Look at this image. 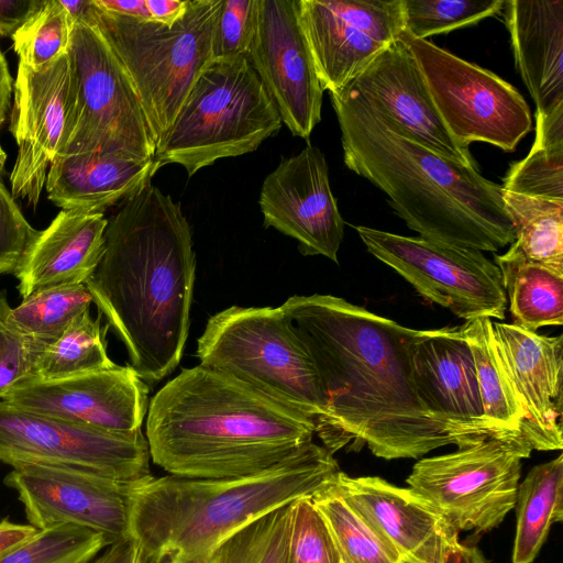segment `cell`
<instances>
[{"label":"cell","mask_w":563,"mask_h":563,"mask_svg":"<svg viewBox=\"0 0 563 563\" xmlns=\"http://www.w3.org/2000/svg\"><path fill=\"white\" fill-rule=\"evenodd\" d=\"M189 0H145L151 21L172 26L184 18Z\"/></svg>","instance_id":"obj_44"},{"label":"cell","mask_w":563,"mask_h":563,"mask_svg":"<svg viewBox=\"0 0 563 563\" xmlns=\"http://www.w3.org/2000/svg\"><path fill=\"white\" fill-rule=\"evenodd\" d=\"M45 0H0V35L12 37Z\"/></svg>","instance_id":"obj_43"},{"label":"cell","mask_w":563,"mask_h":563,"mask_svg":"<svg viewBox=\"0 0 563 563\" xmlns=\"http://www.w3.org/2000/svg\"><path fill=\"white\" fill-rule=\"evenodd\" d=\"M341 472L333 453L312 442L254 475L152 476L131 488L130 537L147 563H203L247 523L330 488Z\"/></svg>","instance_id":"obj_5"},{"label":"cell","mask_w":563,"mask_h":563,"mask_svg":"<svg viewBox=\"0 0 563 563\" xmlns=\"http://www.w3.org/2000/svg\"><path fill=\"white\" fill-rule=\"evenodd\" d=\"M494 258L514 324L537 332L563 323V273L528 260L511 245Z\"/></svg>","instance_id":"obj_27"},{"label":"cell","mask_w":563,"mask_h":563,"mask_svg":"<svg viewBox=\"0 0 563 563\" xmlns=\"http://www.w3.org/2000/svg\"><path fill=\"white\" fill-rule=\"evenodd\" d=\"M512 563H532L551 526L563 519V455L533 466L518 485Z\"/></svg>","instance_id":"obj_28"},{"label":"cell","mask_w":563,"mask_h":563,"mask_svg":"<svg viewBox=\"0 0 563 563\" xmlns=\"http://www.w3.org/2000/svg\"><path fill=\"white\" fill-rule=\"evenodd\" d=\"M330 97L344 164L385 192L420 238L481 252L515 241L500 185L415 141L350 84Z\"/></svg>","instance_id":"obj_3"},{"label":"cell","mask_w":563,"mask_h":563,"mask_svg":"<svg viewBox=\"0 0 563 563\" xmlns=\"http://www.w3.org/2000/svg\"><path fill=\"white\" fill-rule=\"evenodd\" d=\"M161 168L155 159H134L101 153L56 155L45 188L62 210L103 212L151 184Z\"/></svg>","instance_id":"obj_26"},{"label":"cell","mask_w":563,"mask_h":563,"mask_svg":"<svg viewBox=\"0 0 563 563\" xmlns=\"http://www.w3.org/2000/svg\"><path fill=\"white\" fill-rule=\"evenodd\" d=\"M350 85L418 143L464 166L477 168L470 151L461 147L449 133L416 59L399 38Z\"/></svg>","instance_id":"obj_21"},{"label":"cell","mask_w":563,"mask_h":563,"mask_svg":"<svg viewBox=\"0 0 563 563\" xmlns=\"http://www.w3.org/2000/svg\"><path fill=\"white\" fill-rule=\"evenodd\" d=\"M92 302L85 284L54 286L23 298L11 317L24 333L48 346Z\"/></svg>","instance_id":"obj_34"},{"label":"cell","mask_w":563,"mask_h":563,"mask_svg":"<svg viewBox=\"0 0 563 563\" xmlns=\"http://www.w3.org/2000/svg\"><path fill=\"white\" fill-rule=\"evenodd\" d=\"M257 0H222L212 35V59L247 57L256 24Z\"/></svg>","instance_id":"obj_42"},{"label":"cell","mask_w":563,"mask_h":563,"mask_svg":"<svg viewBox=\"0 0 563 563\" xmlns=\"http://www.w3.org/2000/svg\"><path fill=\"white\" fill-rule=\"evenodd\" d=\"M222 0H189L172 26L91 8L85 23L107 40L139 96L156 150L167 135L191 87L212 60V35Z\"/></svg>","instance_id":"obj_7"},{"label":"cell","mask_w":563,"mask_h":563,"mask_svg":"<svg viewBox=\"0 0 563 563\" xmlns=\"http://www.w3.org/2000/svg\"><path fill=\"white\" fill-rule=\"evenodd\" d=\"M107 223L103 212L62 210L38 231L14 274L22 299L48 287L85 284L103 256Z\"/></svg>","instance_id":"obj_24"},{"label":"cell","mask_w":563,"mask_h":563,"mask_svg":"<svg viewBox=\"0 0 563 563\" xmlns=\"http://www.w3.org/2000/svg\"><path fill=\"white\" fill-rule=\"evenodd\" d=\"M100 9L122 16L151 21L145 0H93Z\"/></svg>","instance_id":"obj_47"},{"label":"cell","mask_w":563,"mask_h":563,"mask_svg":"<svg viewBox=\"0 0 563 563\" xmlns=\"http://www.w3.org/2000/svg\"><path fill=\"white\" fill-rule=\"evenodd\" d=\"M399 40L416 59L445 128L461 147L484 142L515 151L532 121L526 100L512 85L428 40L405 31Z\"/></svg>","instance_id":"obj_11"},{"label":"cell","mask_w":563,"mask_h":563,"mask_svg":"<svg viewBox=\"0 0 563 563\" xmlns=\"http://www.w3.org/2000/svg\"><path fill=\"white\" fill-rule=\"evenodd\" d=\"M284 563H343L328 525L311 497L291 503Z\"/></svg>","instance_id":"obj_39"},{"label":"cell","mask_w":563,"mask_h":563,"mask_svg":"<svg viewBox=\"0 0 563 563\" xmlns=\"http://www.w3.org/2000/svg\"><path fill=\"white\" fill-rule=\"evenodd\" d=\"M4 484L16 492L29 525L37 530L80 527L102 534L108 545L130 537V492L135 484L37 464L12 468Z\"/></svg>","instance_id":"obj_16"},{"label":"cell","mask_w":563,"mask_h":563,"mask_svg":"<svg viewBox=\"0 0 563 563\" xmlns=\"http://www.w3.org/2000/svg\"><path fill=\"white\" fill-rule=\"evenodd\" d=\"M107 547V540L98 532L60 526L40 530L0 558V563H89Z\"/></svg>","instance_id":"obj_37"},{"label":"cell","mask_w":563,"mask_h":563,"mask_svg":"<svg viewBox=\"0 0 563 563\" xmlns=\"http://www.w3.org/2000/svg\"><path fill=\"white\" fill-rule=\"evenodd\" d=\"M536 135L529 154L511 164L504 190L563 200V103L536 112Z\"/></svg>","instance_id":"obj_30"},{"label":"cell","mask_w":563,"mask_h":563,"mask_svg":"<svg viewBox=\"0 0 563 563\" xmlns=\"http://www.w3.org/2000/svg\"><path fill=\"white\" fill-rule=\"evenodd\" d=\"M333 485L311 500L325 520L343 563H399L400 555L333 489Z\"/></svg>","instance_id":"obj_33"},{"label":"cell","mask_w":563,"mask_h":563,"mask_svg":"<svg viewBox=\"0 0 563 563\" xmlns=\"http://www.w3.org/2000/svg\"><path fill=\"white\" fill-rule=\"evenodd\" d=\"M503 201L515 231L510 245L528 260L563 273V200L503 189Z\"/></svg>","instance_id":"obj_31"},{"label":"cell","mask_w":563,"mask_h":563,"mask_svg":"<svg viewBox=\"0 0 563 563\" xmlns=\"http://www.w3.org/2000/svg\"><path fill=\"white\" fill-rule=\"evenodd\" d=\"M355 230L367 251L428 300L459 318L505 319L501 274L481 251L404 236L364 225Z\"/></svg>","instance_id":"obj_13"},{"label":"cell","mask_w":563,"mask_h":563,"mask_svg":"<svg viewBox=\"0 0 563 563\" xmlns=\"http://www.w3.org/2000/svg\"><path fill=\"white\" fill-rule=\"evenodd\" d=\"M316 433L307 416L200 364L168 380L146 412L151 459L188 478L261 473L312 443Z\"/></svg>","instance_id":"obj_4"},{"label":"cell","mask_w":563,"mask_h":563,"mask_svg":"<svg viewBox=\"0 0 563 563\" xmlns=\"http://www.w3.org/2000/svg\"><path fill=\"white\" fill-rule=\"evenodd\" d=\"M291 503L247 523L223 540L203 563H284Z\"/></svg>","instance_id":"obj_35"},{"label":"cell","mask_w":563,"mask_h":563,"mask_svg":"<svg viewBox=\"0 0 563 563\" xmlns=\"http://www.w3.org/2000/svg\"><path fill=\"white\" fill-rule=\"evenodd\" d=\"M69 55L76 104L67 143L58 155L101 153L154 159L156 144L139 96L96 25L75 23Z\"/></svg>","instance_id":"obj_10"},{"label":"cell","mask_w":563,"mask_h":563,"mask_svg":"<svg viewBox=\"0 0 563 563\" xmlns=\"http://www.w3.org/2000/svg\"><path fill=\"white\" fill-rule=\"evenodd\" d=\"M247 59L292 135L309 139L323 89L300 26L297 0H257Z\"/></svg>","instance_id":"obj_17"},{"label":"cell","mask_w":563,"mask_h":563,"mask_svg":"<svg viewBox=\"0 0 563 563\" xmlns=\"http://www.w3.org/2000/svg\"><path fill=\"white\" fill-rule=\"evenodd\" d=\"M75 23L60 0H45L11 37L19 63L38 70L69 53Z\"/></svg>","instance_id":"obj_36"},{"label":"cell","mask_w":563,"mask_h":563,"mask_svg":"<svg viewBox=\"0 0 563 563\" xmlns=\"http://www.w3.org/2000/svg\"><path fill=\"white\" fill-rule=\"evenodd\" d=\"M148 386L130 366L56 379L31 378L2 398L16 408L95 429L131 433L147 412Z\"/></svg>","instance_id":"obj_18"},{"label":"cell","mask_w":563,"mask_h":563,"mask_svg":"<svg viewBox=\"0 0 563 563\" xmlns=\"http://www.w3.org/2000/svg\"><path fill=\"white\" fill-rule=\"evenodd\" d=\"M38 531L31 525L13 523L7 519L0 521V558L32 539Z\"/></svg>","instance_id":"obj_45"},{"label":"cell","mask_w":563,"mask_h":563,"mask_svg":"<svg viewBox=\"0 0 563 563\" xmlns=\"http://www.w3.org/2000/svg\"><path fill=\"white\" fill-rule=\"evenodd\" d=\"M13 91V81L7 60L0 48V128L5 121Z\"/></svg>","instance_id":"obj_49"},{"label":"cell","mask_w":563,"mask_h":563,"mask_svg":"<svg viewBox=\"0 0 563 563\" xmlns=\"http://www.w3.org/2000/svg\"><path fill=\"white\" fill-rule=\"evenodd\" d=\"M5 161L0 145V275H14L38 231L27 222L4 184Z\"/></svg>","instance_id":"obj_41"},{"label":"cell","mask_w":563,"mask_h":563,"mask_svg":"<svg viewBox=\"0 0 563 563\" xmlns=\"http://www.w3.org/2000/svg\"><path fill=\"white\" fill-rule=\"evenodd\" d=\"M446 545L443 547L438 552H435L429 556H426V558H401L399 563H441L442 555H443V552H444V549L446 548Z\"/></svg>","instance_id":"obj_50"},{"label":"cell","mask_w":563,"mask_h":563,"mask_svg":"<svg viewBox=\"0 0 563 563\" xmlns=\"http://www.w3.org/2000/svg\"><path fill=\"white\" fill-rule=\"evenodd\" d=\"M104 253L85 283L124 344L130 366L158 382L178 366L189 331L196 257L179 203L148 184L109 217Z\"/></svg>","instance_id":"obj_2"},{"label":"cell","mask_w":563,"mask_h":563,"mask_svg":"<svg viewBox=\"0 0 563 563\" xmlns=\"http://www.w3.org/2000/svg\"><path fill=\"white\" fill-rule=\"evenodd\" d=\"M5 290L0 291V399L35 376L47 345L24 333L11 317Z\"/></svg>","instance_id":"obj_40"},{"label":"cell","mask_w":563,"mask_h":563,"mask_svg":"<svg viewBox=\"0 0 563 563\" xmlns=\"http://www.w3.org/2000/svg\"><path fill=\"white\" fill-rule=\"evenodd\" d=\"M76 104V77L69 53L34 70L19 63L13 82L10 132L18 154L11 194L37 206L51 163L65 147Z\"/></svg>","instance_id":"obj_15"},{"label":"cell","mask_w":563,"mask_h":563,"mask_svg":"<svg viewBox=\"0 0 563 563\" xmlns=\"http://www.w3.org/2000/svg\"><path fill=\"white\" fill-rule=\"evenodd\" d=\"M412 360L419 396L435 417L488 437L514 433L485 419L472 351L461 327L427 330L415 344Z\"/></svg>","instance_id":"obj_23"},{"label":"cell","mask_w":563,"mask_h":563,"mask_svg":"<svg viewBox=\"0 0 563 563\" xmlns=\"http://www.w3.org/2000/svg\"><path fill=\"white\" fill-rule=\"evenodd\" d=\"M301 30L324 90L362 74L405 31L404 0H297Z\"/></svg>","instance_id":"obj_14"},{"label":"cell","mask_w":563,"mask_h":563,"mask_svg":"<svg viewBox=\"0 0 563 563\" xmlns=\"http://www.w3.org/2000/svg\"><path fill=\"white\" fill-rule=\"evenodd\" d=\"M471 347L485 419L505 432H521L525 412L499 353L493 320L474 318L461 325Z\"/></svg>","instance_id":"obj_29"},{"label":"cell","mask_w":563,"mask_h":563,"mask_svg":"<svg viewBox=\"0 0 563 563\" xmlns=\"http://www.w3.org/2000/svg\"><path fill=\"white\" fill-rule=\"evenodd\" d=\"M142 553L137 543L124 538L106 548V551L89 563H141Z\"/></svg>","instance_id":"obj_46"},{"label":"cell","mask_w":563,"mask_h":563,"mask_svg":"<svg viewBox=\"0 0 563 563\" xmlns=\"http://www.w3.org/2000/svg\"><path fill=\"white\" fill-rule=\"evenodd\" d=\"M142 429L111 432L26 411L0 399V461L14 467L48 465L122 483L152 477Z\"/></svg>","instance_id":"obj_12"},{"label":"cell","mask_w":563,"mask_h":563,"mask_svg":"<svg viewBox=\"0 0 563 563\" xmlns=\"http://www.w3.org/2000/svg\"><path fill=\"white\" fill-rule=\"evenodd\" d=\"M280 115L247 57L212 59L199 74L154 159L190 177L217 161L254 152L278 133Z\"/></svg>","instance_id":"obj_8"},{"label":"cell","mask_w":563,"mask_h":563,"mask_svg":"<svg viewBox=\"0 0 563 563\" xmlns=\"http://www.w3.org/2000/svg\"><path fill=\"white\" fill-rule=\"evenodd\" d=\"M504 4V0H404L405 32L427 40L495 15Z\"/></svg>","instance_id":"obj_38"},{"label":"cell","mask_w":563,"mask_h":563,"mask_svg":"<svg viewBox=\"0 0 563 563\" xmlns=\"http://www.w3.org/2000/svg\"><path fill=\"white\" fill-rule=\"evenodd\" d=\"M258 205L264 227L298 242L306 256L322 255L338 263L344 220L329 181L323 153L307 145L283 158L263 181Z\"/></svg>","instance_id":"obj_19"},{"label":"cell","mask_w":563,"mask_h":563,"mask_svg":"<svg viewBox=\"0 0 563 563\" xmlns=\"http://www.w3.org/2000/svg\"><path fill=\"white\" fill-rule=\"evenodd\" d=\"M441 563H487V561L476 547L464 545L456 540L446 545Z\"/></svg>","instance_id":"obj_48"},{"label":"cell","mask_w":563,"mask_h":563,"mask_svg":"<svg viewBox=\"0 0 563 563\" xmlns=\"http://www.w3.org/2000/svg\"><path fill=\"white\" fill-rule=\"evenodd\" d=\"M531 451L521 432L489 437L452 453L421 459L407 484L457 532H487L514 509L521 461Z\"/></svg>","instance_id":"obj_9"},{"label":"cell","mask_w":563,"mask_h":563,"mask_svg":"<svg viewBox=\"0 0 563 563\" xmlns=\"http://www.w3.org/2000/svg\"><path fill=\"white\" fill-rule=\"evenodd\" d=\"M280 307L327 393L328 415L318 437L330 452L352 443L386 460L418 459L489 438L435 417L421 400L412 355L427 330L332 295L292 296Z\"/></svg>","instance_id":"obj_1"},{"label":"cell","mask_w":563,"mask_h":563,"mask_svg":"<svg viewBox=\"0 0 563 563\" xmlns=\"http://www.w3.org/2000/svg\"><path fill=\"white\" fill-rule=\"evenodd\" d=\"M515 64L537 111L563 103V1H505Z\"/></svg>","instance_id":"obj_25"},{"label":"cell","mask_w":563,"mask_h":563,"mask_svg":"<svg viewBox=\"0 0 563 563\" xmlns=\"http://www.w3.org/2000/svg\"><path fill=\"white\" fill-rule=\"evenodd\" d=\"M200 365L233 377L324 427L328 397L316 364L282 307L224 309L197 340Z\"/></svg>","instance_id":"obj_6"},{"label":"cell","mask_w":563,"mask_h":563,"mask_svg":"<svg viewBox=\"0 0 563 563\" xmlns=\"http://www.w3.org/2000/svg\"><path fill=\"white\" fill-rule=\"evenodd\" d=\"M333 489L400 558H426L459 540V532L410 488L377 476L351 477L341 472Z\"/></svg>","instance_id":"obj_22"},{"label":"cell","mask_w":563,"mask_h":563,"mask_svg":"<svg viewBox=\"0 0 563 563\" xmlns=\"http://www.w3.org/2000/svg\"><path fill=\"white\" fill-rule=\"evenodd\" d=\"M493 331L525 412L521 433L532 450H561L562 335L547 336L496 321H493Z\"/></svg>","instance_id":"obj_20"},{"label":"cell","mask_w":563,"mask_h":563,"mask_svg":"<svg viewBox=\"0 0 563 563\" xmlns=\"http://www.w3.org/2000/svg\"><path fill=\"white\" fill-rule=\"evenodd\" d=\"M101 314L92 319L87 310L79 314L41 356L35 378L56 379L115 365L107 353Z\"/></svg>","instance_id":"obj_32"},{"label":"cell","mask_w":563,"mask_h":563,"mask_svg":"<svg viewBox=\"0 0 563 563\" xmlns=\"http://www.w3.org/2000/svg\"><path fill=\"white\" fill-rule=\"evenodd\" d=\"M141 563H147V562L143 559V556H142V559H141Z\"/></svg>","instance_id":"obj_51"}]
</instances>
